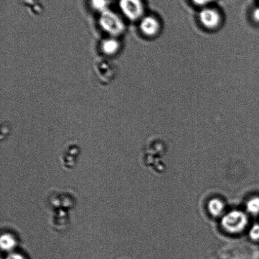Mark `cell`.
I'll return each instance as SVG.
<instances>
[{
    "instance_id": "6da1fadb",
    "label": "cell",
    "mask_w": 259,
    "mask_h": 259,
    "mask_svg": "<svg viewBox=\"0 0 259 259\" xmlns=\"http://www.w3.org/2000/svg\"><path fill=\"white\" fill-rule=\"evenodd\" d=\"M247 215L244 213L235 210L223 218L222 226L225 230L232 233L242 232L247 225Z\"/></svg>"
},
{
    "instance_id": "7a4b0ae2",
    "label": "cell",
    "mask_w": 259,
    "mask_h": 259,
    "mask_svg": "<svg viewBox=\"0 0 259 259\" xmlns=\"http://www.w3.org/2000/svg\"><path fill=\"white\" fill-rule=\"evenodd\" d=\"M119 6L125 16L132 20L139 19L144 14L142 0H119Z\"/></svg>"
},
{
    "instance_id": "3957f363",
    "label": "cell",
    "mask_w": 259,
    "mask_h": 259,
    "mask_svg": "<svg viewBox=\"0 0 259 259\" xmlns=\"http://www.w3.org/2000/svg\"><path fill=\"white\" fill-rule=\"evenodd\" d=\"M100 22L104 29L111 34H118L123 29V24L118 15L106 10L100 18Z\"/></svg>"
},
{
    "instance_id": "277c9868",
    "label": "cell",
    "mask_w": 259,
    "mask_h": 259,
    "mask_svg": "<svg viewBox=\"0 0 259 259\" xmlns=\"http://www.w3.org/2000/svg\"><path fill=\"white\" fill-rule=\"evenodd\" d=\"M199 19L202 24L208 29H214L221 22V15L217 10L211 8H205L199 13Z\"/></svg>"
},
{
    "instance_id": "5b68a950",
    "label": "cell",
    "mask_w": 259,
    "mask_h": 259,
    "mask_svg": "<svg viewBox=\"0 0 259 259\" xmlns=\"http://www.w3.org/2000/svg\"><path fill=\"white\" fill-rule=\"evenodd\" d=\"M95 70L100 80L105 82L112 80L115 75V67L112 63L105 60L96 63Z\"/></svg>"
},
{
    "instance_id": "8992f818",
    "label": "cell",
    "mask_w": 259,
    "mask_h": 259,
    "mask_svg": "<svg viewBox=\"0 0 259 259\" xmlns=\"http://www.w3.org/2000/svg\"><path fill=\"white\" fill-rule=\"evenodd\" d=\"M159 27L158 20L154 17H145L141 20V29L142 31L147 35L156 34L158 32Z\"/></svg>"
},
{
    "instance_id": "52a82bcc",
    "label": "cell",
    "mask_w": 259,
    "mask_h": 259,
    "mask_svg": "<svg viewBox=\"0 0 259 259\" xmlns=\"http://www.w3.org/2000/svg\"><path fill=\"white\" fill-rule=\"evenodd\" d=\"M208 207H209L210 214L214 215V216L220 215L224 209V205H223L222 202L217 199L210 200Z\"/></svg>"
},
{
    "instance_id": "ba28073f",
    "label": "cell",
    "mask_w": 259,
    "mask_h": 259,
    "mask_svg": "<svg viewBox=\"0 0 259 259\" xmlns=\"http://www.w3.org/2000/svg\"><path fill=\"white\" fill-rule=\"evenodd\" d=\"M119 45L115 40H107L103 43L102 48L103 52L107 54H113L117 51Z\"/></svg>"
},
{
    "instance_id": "9c48e42d",
    "label": "cell",
    "mask_w": 259,
    "mask_h": 259,
    "mask_svg": "<svg viewBox=\"0 0 259 259\" xmlns=\"http://www.w3.org/2000/svg\"><path fill=\"white\" fill-rule=\"evenodd\" d=\"M247 210L252 214H256L259 213V197L253 198L247 203Z\"/></svg>"
},
{
    "instance_id": "30bf717a",
    "label": "cell",
    "mask_w": 259,
    "mask_h": 259,
    "mask_svg": "<svg viewBox=\"0 0 259 259\" xmlns=\"http://www.w3.org/2000/svg\"><path fill=\"white\" fill-rule=\"evenodd\" d=\"M91 4L94 9L99 11H106L108 6V0H91Z\"/></svg>"
},
{
    "instance_id": "8fae6325",
    "label": "cell",
    "mask_w": 259,
    "mask_h": 259,
    "mask_svg": "<svg viewBox=\"0 0 259 259\" xmlns=\"http://www.w3.org/2000/svg\"><path fill=\"white\" fill-rule=\"evenodd\" d=\"M250 237L253 240H259V225H255L251 228Z\"/></svg>"
},
{
    "instance_id": "7c38bea8",
    "label": "cell",
    "mask_w": 259,
    "mask_h": 259,
    "mask_svg": "<svg viewBox=\"0 0 259 259\" xmlns=\"http://www.w3.org/2000/svg\"><path fill=\"white\" fill-rule=\"evenodd\" d=\"M192 1L197 6L204 7L212 3L214 0H192Z\"/></svg>"
},
{
    "instance_id": "4fadbf2b",
    "label": "cell",
    "mask_w": 259,
    "mask_h": 259,
    "mask_svg": "<svg viewBox=\"0 0 259 259\" xmlns=\"http://www.w3.org/2000/svg\"><path fill=\"white\" fill-rule=\"evenodd\" d=\"M252 15L255 21L259 22V7L253 10Z\"/></svg>"
},
{
    "instance_id": "5bb4252c",
    "label": "cell",
    "mask_w": 259,
    "mask_h": 259,
    "mask_svg": "<svg viewBox=\"0 0 259 259\" xmlns=\"http://www.w3.org/2000/svg\"><path fill=\"white\" fill-rule=\"evenodd\" d=\"M7 259H24L22 257L21 255L18 254H12L10 255Z\"/></svg>"
}]
</instances>
